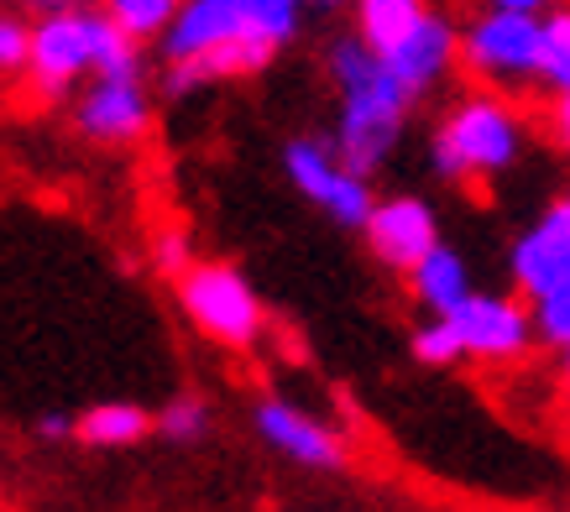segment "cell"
I'll return each instance as SVG.
<instances>
[{
  "label": "cell",
  "mask_w": 570,
  "mask_h": 512,
  "mask_svg": "<svg viewBox=\"0 0 570 512\" xmlns=\"http://www.w3.org/2000/svg\"><path fill=\"white\" fill-rule=\"evenodd\" d=\"M157 429H163L168 440H194V434L205 429V403H199V397H174V403L163 408V419H157Z\"/></svg>",
  "instance_id": "cb8c5ba5"
},
{
  "label": "cell",
  "mask_w": 570,
  "mask_h": 512,
  "mask_svg": "<svg viewBox=\"0 0 570 512\" xmlns=\"http://www.w3.org/2000/svg\"><path fill=\"white\" fill-rule=\"evenodd\" d=\"M554 126H560V141L570 147V85L560 89V100H554Z\"/></svg>",
  "instance_id": "484cf974"
},
{
  "label": "cell",
  "mask_w": 570,
  "mask_h": 512,
  "mask_svg": "<svg viewBox=\"0 0 570 512\" xmlns=\"http://www.w3.org/2000/svg\"><path fill=\"white\" fill-rule=\"evenodd\" d=\"M414 356L424 366H455V361L466 356V341H461V329L450 314H434L430 325L414 329Z\"/></svg>",
  "instance_id": "44dd1931"
},
{
  "label": "cell",
  "mask_w": 570,
  "mask_h": 512,
  "mask_svg": "<svg viewBox=\"0 0 570 512\" xmlns=\"http://www.w3.org/2000/svg\"><path fill=\"white\" fill-rule=\"evenodd\" d=\"M534 329L539 341L554 351H570V283H560L554 293L534 298Z\"/></svg>",
  "instance_id": "7402d4cb"
},
{
  "label": "cell",
  "mask_w": 570,
  "mask_h": 512,
  "mask_svg": "<svg viewBox=\"0 0 570 512\" xmlns=\"http://www.w3.org/2000/svg\"><path fill=\"white\" fill-rule=\"evenodd\" d=\"M147 429H153V419H147L137 403H100V408H89L85 419H79L73 434H79L85 444L110 450V444H137Z\"/></svg>",
  "instance_id": "2e32d148"
},
{
  "label": "cell",
  "mask_w": 570,
  "mask_h": 512,
  "mask_svg": "<svg viewBox=\"0 0 570 512\" xmlns=\"http://www.w3.org/2000/svg\"><path fill=\"white\" fill-rule=\"evenodd\" d=\"M257 429L262 440L283 450L288 461L298 465H314V471H335V465L346 461V444L330 424L309 419L304 408H288V403H257Z\"/></svg>",
  "instance_id": "8fae6325"
},
{
  "label": "cell",
  "mask_w": 570,
  "mask_h": 512,
  "mask_svg": "<svg viewBox=\"0 0 570 512\" xmlns=\"http://www.w3.org/2000/svg\"><path fill=\"white\" fill-rule=\"evenodd\" d=\"M450 319H455L461 341H466V356H476V361H513L539 335L534 314L519 308L513 298H498V293H471Z\"/></svg>",
  "instance_id": "52a82bcc"
},
{
  "label": "cell",
  "mask_w": 570,
  "mask_h": 512,
  "mask_svg": "<svg viewBox=\"0 0 570 512\" xmlns=\"http://www.w3.org/2000/svg\"><path fill=\"white\" fill-rule=\"evenodd\" d=\"M178 298H184V314L205 329L209 341L220 345H252L262 335V298L252 293L236 267L225 262H205V267H189L178 277Z\"/></svg>",
  "instance_id": "3957f363"
},
{
  "label": "cell",
  "mask_w": 570,
  "mask_h": 512,
  "mask_svg": "<svg viewBox=\"0 0 570 512\" xmlns=\"http://www.w3.org/2000/svg\"><path fill=\"white\" fill-rule=\"evenodd\" d=\"M513 283L529 298H544L560 283H570V199L554 205L529 236L513 246Z\"/></svg>",
  "instance_id": "30bf717a"
},
{
  "label": "cell",
  "mask_w": 570,
  "mask_h": 512,
  "mask_svg": "<svg viewBox=\"0 0 570 512\" xmlns=\"http://www.w3.org/2000/svg\"><path fill=\"white\" fill-rule=\"evenodd\" d=\"M141 69L137 37L126 32L121 21H110L100 11V42H95V73H110V79H126V73Z\"/></svg>",
  "instance_id": "ffe728a7"
},
{
  "label": "cell",
  "mask_w": 570,
  "mask_h": 512,
  "mask_svg": "<svg viewBox=\"0 0 570 512\" xmlns=\"http://www.w3.org/2000/svg\"><path fill=\"white\" fill-rule=\"evenodd\" d=\"M37 6H48V11H58V6H69V0H37Z\"/></svg>",
  "instance_id": "f1b7e54d"
},
{
  "label": "cell",
  "mask_w": 570,
  "mask_h": 512,
  "mask_svg": "<svg viewBox=\"0 0 570 512\" xmlns=\"http://www.w3.org/2000/svg\"><path fill=\"white\" fill-rule=\"evenodd\" d=\"M492 6H502V11H529V17H539L544 6H554V0H492Z\"/></svg>",
  "instance_id": "83f0119b"
},
{
  "label": "cell",
  "mask_w": 570,
  "mask_h": 512,
  "mask_svg": "<svg viewBox=\"0 0 570 512\" xmlns=\"http://www.w3.org/2000/svg\"><path fill=\"white\" fill-rule=\"evenodd\" d=\"M153 262L168 277L189 273V267H194V262H189V230H184V225H163V230H157V240H153Z\"/></svg>",
  "instance_id": "603a6c76"
},
{
  "label": "cell",
  "mask_w": 570,
  "mask_h": 512,
  "mask_svg": "<svg viewBox=\"0 0 570 512\" xmlns=\"http://www.w3.org/2000/svg\"><path fill=\"white\" fill-rule=\"evenodd\" d=\"M27 58H32V27L17 17H6L0 21V69L27 73Z\"/></svg>",
  "instance_id": "d4e9b609"
},
{
  "label": "cell",
  "mask_w": 570,
  "mask_h": 512,
  "mask_svg": "<svg viewBox=\"0 0 570 512\" xmlns=\"http://www.w3.org/2000/svg\"><path fill=\"white\" fill-rule=\"evenodd\" d=\"M566 382H570V351H566Z\"/></svg>",
  "instance_id": "4dcf8cb0"
},
{
  "label": "cell",
  "mask_w": 570,
  "mask_h": 512,
  "mask_svg": "<svg viewBox=\"0 0 570 512\" xmlns=\"http://www.w3.org/2000/svg\"><path fill=\"white\" fill-rule=\"evenodd\" d=\"M95 42H100V17L58 6L32 27V58H27V85L37 100L69 95L79 73L95 69Z\"/></svg>",
  "instance_id": "277c9868"
},
{
  "label": "cell",
  "mask_w": 570,
  "mask_h": 512,
  "mask_svg": "<svg viewBox=\"0 0 570 512\" xmlns=\"http://www.w3.org/2000/svg\"><path fill=\"white\" fill-rule=\"evenodd\" d=\"M366 240H372V256L393 273H414L419 262L440 246V230H434V209L424 199H387V205L372 209V220L362 225Z\"/></svg>",
  "instance_id": "ba28073f"
},
{
  "label": "cell",
  "mask_w": 570,
  "mask_h": 512,
  "mask_svg": "<svg viewBox=\"0 0 570 512\" xmlns=\"http://www.w3.org/2000/svg\"><path fill=\"white\" fill-rule=\"evenodd\" d=\"M330 73L341 85V120H335V147L351 173H372L382 157L393 152L397 131H403V110L414 100V89L403 85L387 58L372 42H335L330 52Z\"/></svg>",
  "instance_id": "6da1fadb"
},
{
  "label": "cell",
  "mask_w": 570,
  "mask_h": 512,
  "mask_svg": "<svg viewBox=\"0 0 570 512\" xmlns=\"http://www.w3.org/2000/svg\"><path fill=\"white\" fill-rule=\"evenodd\" d=\"M539 32H544V17L492 6L461 32V63L492 85L539 79Z\"/></svg>",
  "instance_id": "5b68a950"
},
{
  "label": "cell",
  "mask_w": 570,
  "mask_h": 512,
  "mask_svg": "<svg viewBox=\"0 0 570 512\" xmlns=\"http://www.w3.org/2000/svg\"><path fill=\"white\" fill-rule=\"evenodd\" d=\"M409 277H414V298L430 308V314H455V308L471 298L466 262L450 252V246H434Z\"/></svg>",
  "instance_id": "5bb4252c"
},
{
  "label": "cell",
  "mask_w": 570,
  "mask_h": 512,
  "mask_svg": "<svg viewBox=\"0 0 570 512\" xmlns=\"http://www.w3.org/2000/svg\"><path fill=\"white\" fill-rule=\"evenodd\" d=\"M236 37H252L236 0H184L174 27L163 32V52H168V63H184V58L215 52L225 42H236Z\"/></svg>",
  "instance_id": "7c38bea8"
},
{
  "label": "cell",
  "mask_w": 570,
  "mask_h": 512,
  "mask_svg": "<svg viewBox=\"0 0 570 512\" xmlns=\"http://www.w3.org/2000/svg\"><path fill=\"white\" fill-rule=\"evenodd\" d=\"M178 6L184 0H105V17L110 21H121L126 32L137 37H163L168 27H174V17H178Z\"/></svg>",
  "instance_id": "ac0fdd59"
},
{
  "label": "cell",
  "mask_w": 570,
  "mask_h": 512,
  "mask_svg": "<svg viewBox=\"0 0 570 512\" xmlns=\"http://www.w3.org/2000/svg\"><path fill=\"white\" fill-rule=\"evenodd\" d=\"M73 120H79V131L89 141H137L147 131V120H153V105L141 95L137 73H126V79L95 73V85L85 89Z\"/></svg>",
  "instance_id": "9c48e42d"
},
{
  "label": "cell",
  "mask_w": 570,
  "mask_h": 512,
  "mask_svg": "<svg viewBox=\"0 0 570 512\" xmlns=\"http://www.w3.org/2000/svg\"><path fill=\"white\" fill-rule=\"evenodd\" d=\"M236 6H242V17H246V32L283 48L298 27V6L304 0H236Z\"/></svg>",
  "instance_id": "d6986e66"
},
{
  "label": "cell",
  "mask_w": 570,
  "mask_h": 512,
  "mask_svg": "<svg viewBox=\"0 0 570 512\" xmlns=\"http://www.w3.org/2000/svg\"><path fill=\"white\" fill-rule=\"evenodd\" d=\"M283 168H288V178L309 194L314 205H325L341 225H366V220H372V209H377V205H372V188H366V178H362V173H351L346 163H335L320 141H288Z\"/></svg>",
  "instance_id": "8992f818"
},
{
  "label": "cell",
  "mask_w": 570,
  "mask_h": 512,
  "mask_svg": "<svg viewBox=\"0 0 570 512\" xmlns=\"http://www.w3.org/2000/svg\"><path fill=\"white\" fill-rule=\"evenodd\" d=\"M539 79L554 95L570 85V6L544 17V32H539Z\"/></svg>",
  "instance_id": "e0dca14e"
},
{
  "label": "cell",
  "mask_w": 570,
  "mask_h": 512,
  "mask_svg": "<svg viewBox=\"0 0 570 512\" xmlns=\"http://www.w3.org/2000/svg\"><path fill=\"white\" fill-rule=\"evenodd\" d=\"M424 21V0H356V37L377 52L397 48Z\"/></svg>",
  "instance_id": "9a60e30c"
},
{
  "label": "cell",
  "mask_w": 570,
  "mask_h": 512,
  "mask_svg": "<svg viewBox=\"0 0 570 512\" xmlns=\"http://www.w3.org/2000/svg\"><path fill=\"white\" fill-rule=\"evenodd\" d=\"M382 58H387V69H393L397 79L419 95V89H430L434 79H440V73L461 58V32H455L445 17L424 11V21H419L414 32L403 37L397 48H387Z\"/></svg>",
  "instance_id": "4fadbf2b"
},
{
  "label": "cell",
  "mask_w": 570,
  "mask_h": 512,
  "mask_svg": "<svg viewBox=\"0 0 570 512\" xmlns=\"http://www.w3.org/2000/svg\"><path fill=\"white\" fill-rule=\"evenodd\" d=\"M309 6H335V0H309Z\"/></svg>",
  "instance_id": "f546056e"
},
{
  "label": "cell",
  "mask_w": 570,
  "mask_h": 512,
  "mask_svg": "<svg viewBox=\"0 0 570 512\" xmlns=\"http://www.w3.org/2000/svg\"><path fill=\"white\" fill-rule=\"evenodd\" d=\"M519 152V116L492 95L455 105L450 120L434 137V168L445 178H466V173H498Z\"/></svg>",
  "instance_id": "7a4b0ae2"
},
{
  "label": "cell",
  "mask_w": 570,
  "mask_h": 512,
  "mask_svg": "<svg viewBox=\"0 0 570 512\" xmlns=\"http://www.w3.org/2000/svg\"><path fill=\"white\" fill-rule=\"evenodd\" d=\"M42 434H48V440H63V434H69V429H79V424H69V419H63V413H48V419H42Z\"/></svg>",
  "instance_id": "4316f807"
}]
</instances>
